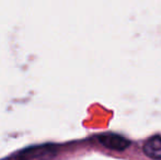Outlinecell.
<instances>
[{
    "instance_id": "obj_1",
    "label": "cell",
    "mask_w": 161,
    "mask_h": 160,
    "mask_svg": "<svg viewBox=\"0 0 161 160\" xmlns=\"http://www.w3.org/2000/svg\"><path fill=\"white\" fill-rule=\"evenodd\" d=\"M102 145L113 150H124L129 146V141L119 135H103L100 137Z\"/></svg>"
},
{
    "instance_id": "obj_2",
    "label": "cell",
    "mask_w": 161,
    "mask_h": 160,
    "mask_svg": "<svg viewBox=\"0 0 161 160\" xmlns=\"http://www.w3.org/2000/svg\"><path fill=\"white\" fill-rule=\"evenodd\" d=\"M144 152L150 158L161 160V137L156 136L149 139L144 145Z\"/></svg>"
}]
</instances>
